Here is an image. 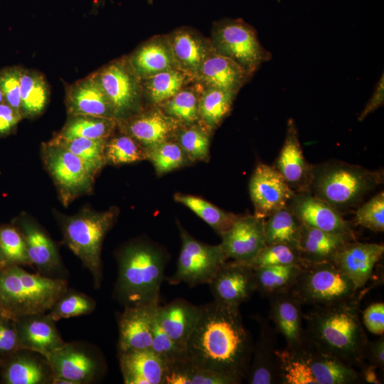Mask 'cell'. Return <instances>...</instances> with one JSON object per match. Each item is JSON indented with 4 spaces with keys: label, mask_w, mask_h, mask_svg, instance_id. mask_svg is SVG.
Returning a JSON list of instances; mask_svg holds the SVG:
<instances>
[{
    "label": "cell",
    "mask_w": 384,
    "mask_h": 384,
    "mask_svg": "<svg viewBox=\"0 0 384 384\" xmlns=\"http://www.w3.org/2000/svg\"><path fill=\"white\" fill-rule=\"evenodd\" d=\"M363 321L366 328L375 335L384 333V303L375 302L363 312Z\"/></svg>",
    "instance_id": "obj_54"
},
{
    "label": "cell",
    "mask_w": 384,
    "mask_h": 384,
    "mask_svg": "<svg viewBox=\"0 0 384 384\" xmlns=\"http://www.w3.org/2000/svg\"><path fill=\"white\" fill-rule=\"evenodd\" d=\"M174 199L189 208L220 236L232 226L239 216L225 211L199 196L176 193Z\"/></svg>",
    "instance_id": "obj_37"
},
{
    "label": "cell",
    "mask_w": 384,
    "mask_h": 384,
    "mask_svg": "<svg viewBox=\"0 0 384 384\" xmlns=\"http://www.w3.org/2000/svg\"><path fill=\"white\" fill-rule=\"evenodd\" d=\"M48 88L43 77L36 72L21 70V112L33 117L41 114L48 100Z\"/></svg>",
    "instance_id": "obj_38"
},
{
    "label": "cell",
    "mask_w": 384,
    "mask_h": 384,
    "mask_svg": "<svg viewBox=\"0 0 384 384\" xmlns=\"http://www.w3.org/2000/svg\"><path fill=\"white\" fill-rule=\"evenodd\" d=\"M125 384H164L169 365L150 348L118 351Z\"/></svg>",
    "instance_id": "obj_23"
},
{
    "label": "cell",
    "mask_w": 384,
    "mask_h": 384,
    "mask_svg": "<svg viewBox=\"0 0 384 384\" xmlns=\"http://www.w3.org/2000/svg\"><path fill=\"white\" fill-rule=\"evenodd\" d=\"M26 350V349H25ZM26 352L16 356L6 368L4 378L8 384L51 383L53 375L46 359L37 357L36 352Z\"/></svg>",
    "instance_id": "obj_31"
},
{
    "label": "cell",
    "mask_w": 384,
    "mask_h": 384,
    "mask_svg": "<svg viewBox=\"0 0 384 384\" xmlns=\"http://www.w3.org/2000/svg\"><path fill=\"white\" fill-rule=\"evenodd\" d=\"M209 133L199 122L181 124L173 138L183 149L191 163L208 161L210 158Z\"/></svg>",
    "instance_id": "obj_41"
},
{
    "label": "cell",
    "mask_w": 384,
    "mask_h": 384,
    "mask_svg": "<svg viewBox=\"0 0 384 384\" xmlns=\"http://www.w3.org/2000/svg\"><path fill=\"white\" fill-rule=\"evenodd\" d=\"M117 215L116 208L101 212L84 210L61 220L64 242L90 271L96 288L100 287L102 279L103 240Z\"/></svg>",
    "instance_id": "obj_6"
},
{
    "label": "cell",
    "mask_w": 384,
    "mask_h": 384,
    "mask_svg": "<svg viewBox=\"0 0 384 384\" xmlns=\"http://www.w3.org/2000/svg\"><path fill=\"white\" fill-rule=\"evenodd\" d=\"M181 250L174 273L166 279L176 285L184 283L190 287L207 284L228 258L219 245H210L193 237L178 223Z\"/></svg>",
    "instance_id": "obj_8"
},
{
    "label": "cell",
    "mask_w": 384,
    "mask_h": 384,
    "mask_svg": "<svg viewBox=\"0 0 384 384\" xmlns=\"http://www.w3.org/2000/svg\"><path fill=\"white\" fill-rule=\"evenodd\" d=\"M198 102L193 90H180L161 105L166 114L181 124H190L199 122Z\"/></svg>",
    "instance_id": "obj_47"
},
{
    "label": "cell",
    "mask_w": 384,
    "mask_h": 384,
    "mask_svg": "<svg viewBox=\"0 0 384 384\" xmlns=\"http://www.w3.org/2000/svg\"><path fill=\"white\" fill-rule=\"evenodd\" d=\"M15 321L20 349L44 357L65 343L47 313L23 316Z\"/></svg>",
    "instance_id": "obj_25"
},
{
    "label": "cell",
    "mask_w": 384,
    "mask_h": 384,
    "mask_svg": "<svg viewBox=\"0 0 384 384\" xmlns=\"http://www.w3.org/2000/svg\"><path fill=\"white\" fill-rule=\"evenodd\" d=\"M107 140V139H92L83 137L65 139L55 135L49 142L76 155L95 177L107 164L105 157Z\"/></svg>",
    "instance_id": "obj_33"
},
{
    "label": "cell",
    "mask_w": 384,
    "mask_h": 384,
    "mask_svg": "<svg viewBox=\"0 0 384 384\" xmlns=\"http://www.w3.org/2000/svg\"><path fill=\"white\" fill-rule=\"evenodd\" d=\"M208 285L214 301L240 307L256 291L254 269L248 264L227 260Z\"/></svg>",
    "instance_id": "obj_14"
},
{
    "label": "cell",
    "mask_w": 384,
    "mask_h": 384,
    "mask_svg": "<svg viewBox=\"0 0 384 384\" xmlns=\"http://www.w3.org/2000/svg\"><path fill=\"white\" fill-rule=\"evenodd\" d=\"M65 103L69 116L92 115L115 119L112 105L95 74L72 85L67 90Z\"/></svg>",
    "instance_id": "obj_26"
},
{
    "label": "cell",
    "mask_w": 384,
    "mask_h": 384,
    "mask_svg": "<svg viewBox=\"0 0 384 384\" xmlns=\"http://www.w3.org/2000/svg\"><path fill=\"white\" fill-rule=\"evenodd\" d=\"M383 171H371L339 160L313 165L309 193L341 213L359 205L383 183Z\"/></svg>",
    "instance_id": "obj_5"
},
{
    "label": "cell",
    "mask_w": 384,
    "mask_h": 384,
    "mask_svg": "<svg viewBox=\"0 0 384 384\" xmlns=\"http://www.w3.org/2000/svg\"><path fill=\"white\" fill-rule=\"evenodd\" d=\"M287 206L304 224L333 234L356 237L351 223L326 201L309 192L295 193Z\"/></svg>",
    "instance_id": "obj_15"
},
{
    "label": "cell",
    "mask_w": 384,
    "mask_h": 384,
    "mask_svg": "<svg viewBox=\"0 0 384 384\" xmlns=\"http://www.w3.org/2000/svg\"><path fill=\"white\" fill-rule=\"evenodd\" d=\"M4 102V96H3L2 92L0 90V104Z\"/></svg>",
    "instance_id": "obj_60"
},
{
    "label": "cell",
    "mask_w": 384,
    "mask_h": 384,
    "mask_svg": "<svg viewBox=\"0 0 384 384\" xmlns=\"http://www.w3.org/2000/svg\"><path fill=\"white\" fill-rule=\"evenodd\" d=\"M150 348L169 366L188 359L186 348L176 343L160 327L156 319L155 314Z\"/></svg>",
    "instance_id": "obj_51"
},
{
    "label": "cell",
    "mask_w": 384,
    "mask_h": 384,
    "mask_svg": "<svg viewBox=\"0 0 384 384\" xmlns=\"http://www.w3.org/2000/svg\"><path fill=\"white\" fill-rule=\"evenodd\" d=\"M158 304L124 306L118 317V351L149 348Z\"/></svg>",
    "instance_id": "obj_18"
},
{
    "label": "cell",
    "mask_w": 384,
    "mask_h": 384,
    "mask_svg": "<svg viewBox=\"0 0 384 384\" xmlns=\"http://www.w3.org/2000/svg\"><path fill=\"white\" fill-rule=\"evenodd\" d=\"M360 295L325 306L307 314L306 338L320 350L360 367L368 341L360 319Z\"/></svg>",
    "instance_id": "obj_2"
},
{
    "label": "cell",
    "mask_w": 384,
    "mask_h": 384,
    "mask_svg": "<svg viewBox=\"0 0 384 384\" xmlns=\"http://www.w3.org/2000/svg\"><path fill=\"white\" fill-rule=\"evenodd\" d=\"M201 313V305L178 298L164 305L157 306L155 317L160 327L181 346L186 348Z\"/></svg>",
    "instance_id": "obj_27"
},
{
    "label": "cell",
    "mask_w": 384,
    "mask_h": 384,
    "mask_svg": "<svg viewBox=\"0 0 384 384\" xmlns=\"http://www.w3.org/2000/svg\"><path fill=\"white\" fill-rule=\"evenodd\" d=\"M107 164L120 165L147 159L145 149L130 136L122 134L108 138L105 145Z\"/></svg>",
    "instance_id": "obj_45"
},
{
    "label": "cell",
    "mask_w": 384,
    "mask_h": 384,
    "mask_svg": "<svg viewBox=\"0 0 384 384\" xmlns=\"http://www.w3.org/2000/svg\"><path fill=\"white\" fill-rule=\"evenodd\" d=\"M356 237L333 234L302 223L298 249L304 263L332 262L338 252Z\"/></svg>",
    "instance_id": "obj_28"
},
{
    "label": "cell",
    "mask_w": 384,
    "mask_h": 384,
    "mask_svg": "<svg viewBox=\"0 0 384 384\" xmlns=\"http://www.w3.org/2000/svg\"><path fill=\"white\" fill-rule=\"evenodd\" d=\"M255 319L259 326V335L255 345H253L245 380L250 384H280L275 331L263 317L258 316Z\"/></svg>",
    "instance_id": "obj_17"
},
{
    "label": "cell",
    "mask_w": 384,
    "mask_h": 384,
    "mask_svg": "<svg viewBox=\"0 0 384 384\" xmlns=\"http://www.w3.org/2000/svg\"><path fill=\"white\" fill-rule=\"evenodd\" d=\"M118 271L114 296L124 306L158 304L169 255L159 245L138 239L117 255Z\"/></svg>",
    "instance_id": "obj_3"
},
{
    "label": "cell",
    "mask_w": 384,
    "mask_h": 384,
    "mask_svg": "<svg viewBox=\"0 0 384 384\" xmlns=\"http://www.w3.org/2000/svg\"><path fill=\"white\" fill-rule=\"evenodd\" d=\"M384 102V78L383 74L376 84L374 92L367 102L366 107L358 117V120H364L368 115L373 112L378 107L383 106Z\"/></svg>",
    "instance_id": "obj_58"
},
{
    "label": "cell",
    "mask_w": 384,
    "mask_h": 384,
    "mask_svg": "<svg viewBox=\"0 0 384 384\" xmlns=\"http://www.w3.org/2000/svg\"><path fill=\"white\" fill-rule=\"evenodd\" d=\"M174 57L171 50L161 42L147 43L134 55L132 64L141 76L149 77L172 69Z\"/></svg>",
    "instance_id": "obj_40"
},
{
    "label": "cell",
    "mask_w": 384,
    "mask_h": 384,
    "mask_svg": "<svg viewBox=\"0 0 384 384\" xmlns=\"http://www.w3.org/2000/svg\"><path fill=\"white\" fill-rule=\"evenodd\" d=\"M158 176L191 164L186 154L174 139L166 140L146 151Z\"/></svg>",
    "instance_id": "obj_44"
},
{
    "label": "cell",
    "mask_w": 384,
    "mask_h": 384,
    "mask_svg": "<svg viewBox=\"0 0 384 384\" xmlns=\"http://www.w3.org/2000/svg\"><path fill=\"white\" fill-rule=\"evenodd\" d=\"M253 345L240 307L213 300L201 305L186 351L188 361L193 365L225 375L239 384L246 378Z\"/></svg>",
    "instance_id": "obj_1"
},
{
    "label": "cell",
    "mask_w": 384,
    "mask_h": 384,
    "mask_svg": "<svg viewBox=\"0 0 384 384\" xmlns=\"http://www.w3.org/2000/svg\"><path fill=\"white\" fill-rule=\"evenodd\" d=\"M164 384H238L221 373L193 365L187 360L169 366Z\"/></svg>",
    "instance_id": "obj_39"
},
{
    "label": "cell",
    "mask_w": 384,
    "mask_h": 384,
    "mask_svg": "<svg viewBox=\"0 0 384 384\" xmlns=\"http://www.w3.org/2000/svg\"><path fill=\"white\" fill-rule=\"evenodd\" d=\"M96 303L89 296L75 291L67 290L47 313L54 321L79 316L92 313Z\"/></svg>",
    "instance_id": "obj_49"
},
{
    "label": "cell",
    "mask_w": 384,
    "mask_h": 384,
    "mask_svg": "<svg viewBox=\"0 0 384 384\" xmlns=\"http://www.w3.org/2000/svg\"><path fill=\"white\" fill-rule=\"evenodd\" d=\"M18 348L16 327L0 321V353H10Z\"/></svg>",
    "instance_id": "obj_56"
},
{
    "label": "cell",
    "mask_w": 384,
    "mask_h": 384,
    "mask_svg": "<svg viewBox=\"0 0 384 384\" xmlns=\"http://www.w3.org/2000/svg\"><path fill=\"white\" fill-rule=\"evenodd\" d=\"M220 237V245L228 259L250 265L266 245L265 219L255 215H239Z\"/></svg>",
    "instance_id": "obj_13"
},
{
    "label": "cell",
    "mask_w": 384,
    "mask_h": 384,
    "mask_svg": "<svg viewBox=\"0 0 384 384\" xmlns=\"http://www.w3.org/2000/svg\"><path fill=\"white\" fill-rule=\"evenodd\" d=\"M197 72L210 87L236 93L250 77L238 63L218 52L207 55Z\"/></svg>",
    "instance_id": "obj_29"
},
{
    "label": "cell",
    "mask_w": 384,
    "mask_h": 384,
    "mask_svg": "<svg viewBox=\"0 0 384 384\" xmlns=\"http://www.w3.org/2000/svg\"><path fill=\"white\" fill-rule=\"evenodd\" d=\"M285 265H303L304 262L298 247L277 243L265 245L250 265L254 269L264 266Z\"/></svg>",
    "instance_id": "obj_50"
},
{
    "label": "cell",
    "mask_w": 384,
    "mask_h": 384,
    "mask_svg": "<svg viewBox=\"0 0 384 384\" xmlns=\"http://www.w3.org/2000/svg\"><path fill=\"white\" fill-rule=\"evenodd\" d=\"M359 368H361V371L359 373L361 374L362 380H364V382H367L368 383H381V381L378 378L376 373V368H378L377 367L370 363L368 366H365L364 363H363Z\"/></svg>",
    "instance_id": "obj_59"
},
{
    "label": "cell",
    "mask_w": 384,
    "mask_h": 384,
    "mask_svg": "<svg viewBox=\"0 0 384 384\" xmlns=\"http://www.w3.org/2000/svg\"><path fill=\"white\" fill-rule=\"evenodd\" d=\"M186 75L173 69L148 77L146 88L150 100L162 104L177 93L186 82Z\"/></svg>",
    "instance_id": "obj_46"
},
{
    "label": "cell",
    "mask_w": 384,
    "mask_h": 384,
    "mask_svg": "<svg viewBox=\"0 0 384 384\" xmlns=\"http://www.w3.org/2000/svg\"><path fill=\"white\" fill-rule=\"evenodd\" d=\"M302 268L300 265H271L254 268L256 291L261 295L288 292Z\"/></svg>",
    "instance_id": "obj_32"
},
{
    "label": "cell",
    "mask_w": 384,
    "mask_h": 384,
    "mask_svg": "<svg viewBox=\"0 0 384 384\" xmlns=\"http://www.w3.org/2000/svg\"><path fill=\"white\" fill-rule=\"evenodd\" d=\"M122 132L137 141L146 151L174 137L181 125L158 110H151L118 121Z\"/></svg>",
    "instance_id": "obj_21"
},
{
    "label": "cell",
    "mask_w": 384,
    "mask_h": 384,
    "mask_svg": "<svg viewBox=\"0 0 384 384\" xmlns=\"http://www.w3.org/2000/svg\"><path fill=\"white\" fill-rule=\"evenodd\" d=\"M41 154L64 206L92 191L95 177L76 155L50 142L43 144Z\"/></svg>",
    "instance_id": "obj_9"
},
{
    "label": "cell",
    "mask_w": 384,
    "mask_h": 384,
    "mask_svg": "<svg viewBox=\"0 0 384 384\" xmlns=\"http://www.w3.org/2000/svg\"><path fill=\"white\" fill-rule=\"evenodd\" d=\"M0 317L6 318V317H5V316L4 315V314H3L2 311L1 310V309H0Z\"/></svg>",
    "instance_id": "obj_61"
},
{
    "label": "cell",
    "mask_w": 384,
    "mask_h": 384,
    "mask_svg": "<svg viewBox=\"0 0 384 384\" xmlns=\"http://www.w3.org/2000/svg\"><path fill=\"white\" fill-rule=\"evenodd\" d=\"M0 261L5 265H31L23 235L16 228H0Z\"/></svg>",
    "instance_id": "obj_48"
},
{
    "label": "cell",
    "mask_w": 384,
    "mask_h": 384,
    "mask_svg": "<svg viewBox=\"0 0 384 384\" xmlns=\"http://www.w3.org/2000/svg\"><path fill=\"white\" fill-rule=\"evenodd\" d=\"M270 299V317L277 331L287 341V348L298 349L304 342L305 329L302 326V303L289 291L267 297Z\"/></svg>",
    "instance_id": "obj_24"
},
{
    "label": "cell",
    "mask_w": 384,
    "mask_h": 384,
    "mask_svg": "<svg viewBox=\"0 0 384 384\" xmlns=\"http://www.w3.org/2000/svg\"><path fill=\"white\" fill-rule=\"evenodd\" d=\"M384 253V245L378 243L348 242L336 255L334 263L358 289L370 278Z\"/></svg>",
    "instance_id": "obj_19"
},
{
    "label": "cell",
    "mask_w": 384,
    "mask_h": 384,
    "mask_svg": "<svg viewBox=\"0 0 384 384\" xmlns=\"http://www.w3.org/2000/svg\"><path fill=\"white\" fill-rule=\"evenodd\" d=\"M171 47L173 57L188 72H197L207 56L202 42L187 31L176 33Z\"/></svg>",
    "instance_id": "obj_42"
},
{
    "label": "cell",
    "mask_w": 384,
    "mask_h": 384,
    "mask_svg": "<svg viewBox=\"0 0 384 384\" xmlns=\"http://www.w3.org/2000/svg\"><path fill=\"white\" fill-rule=\"evenodd\" d=\"M117 125V121L114 118L73 115L69 117L61 131L56 135L65 139H108Z\"/></svg>",
    "instance_id": "obj_36"
},
{
    "label": "cell",
    "mask_w": 384,
    "mask_h": 384,
    "mask_svg": "<svg viewBox=\"0 0 384 384\" xmlns=\"http://www.w3.org/2000/svg\"><path fill=\"white\" fill-rule=\"evenodd\" d=\"M355 222L373 232L384 231V192L380 191L356 211Z\"/></svg>",
    "instance_id": "obj_52"
},
{
    "label": "cell",
    "mask_w": 384,
    "mask_h": 384,
    "mask_svg": "<svg viewBox=\"0 0 384 384\" xmlns=\"http://www.w3.org/2000/svg\"><path fill=\"white\" fill-rule=\"evenodd\" d=\"M94 74L112 105L115 119H124L135 107L137 96L129 70L122 63L115 62Z\"/></svg>",
    "instance_id": "obj_20"
},
{
    "label": "cell",
    "mask_w": 384,
    "mask_h": 384,
    "mask_svg": "<svg viewBox=\"0 0 384 384\" xmlns=\"http://www.w3.org/2000/svg\"><path fill=\"white\" fill-rule=\"evenodd\" d=\"M214 39L217 52L235 61L250 75L272 58V53L260 43L255 30L240 19L220 23Z\"/></svg>",
    "instance_id": "obj_10"
},
{
    "label": "cell",
    "mask_w": 384,
    "mask_h": 384,
    "mask_svg": "<svg viewBox=\"0 0 384 384\" xmlns=\"http://www.w3.org/2000/svg\"><path fill=\"white\" fill-rule=\"evenodd\" d=\"M273 166L295 193L309 192L313 165L305 159L292 118L287 121L284 144Z\"/></svg>",
    "instance_id": "obj_16"
},
{
    "label": "cell",
    "mask_w": 384,
    "mask_h": 384,
    "mask_svg": "<svg viewBox=\"0 0 384 384\" xmlns=\"http://www.w3.org/2000/svg\"><path fill=\"white\" fill-rule=\"evenodd\" d=\"M295 351L308 363L318 384H354L362 381L360 373L354 366L320 350L306 338Z\"/></svg>",
    "instance_id": "obj_22"
},
{
    "label": "cell",
    "mask_w": 384,
    "mask_h": 384,
    "mask_svg": "<svg viewBox=\"0 0 384 384\" xmlns=\"http://www.w3.org/2000/svg\"><path fill=\"white\" fill-rule=\"evenodd\" d=\"M369 360L370 364L375 366L378 368L384 369V337L383 335L373 341H368L365 352L364 358Z\"/></svg>",
    "instance_id": "obj_57"
},
{
    "label": "cell",
    "mask_w": 384,
    "mask_h": 384,
    "mask_svg": "<svg viewBox=\"0 0 384 384\" xmlns=\"http://www.w3.org/2000/svg\"><path fill=\"white\" fill-rule=\"evenodd\" d=\"M21 70L18 67H11L0 71V90L3 94L4 102L20 112Z\"/></svg>",
    "instance_id": "obj_53"
},
{
    "label": "cell",
    "mask_w": 384,
    "mask_h": 384,
    "mask_svg": "<svg viewBox=\"0 0 384 384\" xmlns=\"http://www.w3.org/2000/svg\"><path fill=\"white\" fill-rule=\"evenodd\" d=\"M231 91L210 87L199 97V122L211 132L230 113L235 96Z\"/></svg>",
    "instance_id": "obj_35"
},
{
    "label": "cell",
    "mask_w": 384,
    "mask_h": 384,
    "mask_svg": "<svg viewBox=\"0 0 384 384\" xmlns=\"http://www.w3.org/2000/svg\"><path fill=\"white\" fill-rule=\"evenodd\" d=\"M6 266L2 262L0 261V270Z\"/></svg>",
    "instance_id": "obj_62"
},
{
    "label": "cell",
    "mask_w": 384,
    "mask_h": 384,
    "mask_svg": "<svg viewBox=\"0 0 384 384\" xmlns=\"http://www.w3.org/2000/svg\"><path fill=\"white\" fill-rule=\"evenodd\" d=\"M249 193L254 215L262 219L285 207L295 193L273 166L262 163L250 177Z\"/></svg>",
    "instance_id": "obj_12"
},
{
    "label": "cell",
    "mask_w": 384,
    "mask_h": 384,
    "mask_svg": "<svg viewBox=\"0 0 384 384\" xmlns=\"http://www.w3.org/2000/svg\"><path fill=\"white\" fill-rule=\"evenodd\" d=\"M21 113L6 102L0 104V136L9 134L23 118Z\"/></svg>",
    "instance_id": "obj_55"
},
{
    "label": "cell",
    "mask_w": 384,
    "mask_h": 384,
    "mask_svg": "<svg viewBox=\"0 0 384 384\" xmlns=\"http://www.w3.org/2000/svg\"><path fill=\"white\" fill-rule=\"evenodd\" d=\"M21 226L32 266L48 277L58 270L60 267L59 255L48 235L30 220H23Z\"/></svg>",
    "instance_id": "obj_30"
},
{
    "label": "cell",
    "mask_w": 384,
    "mask_h": 384,
    "mask_svg": "<svg viewBox=\"0 0 384 384\" xmlns=\"http://www.w3.org/2000/svg\"><path fill=\"white\" fill-rule=\"evenodd\" d=\"M67 290V281L60 277L33 274L16 265L0 270V309L14 321L48 313Z\"/></svg>",
    "instance_id": "obj_4"
},
{
    "label": "cell",
    "mask_w": 384,
    "mask_h": 384,
    "mask_svg": "<svg viewBox=\"0 0 384 384\" xmlns=\"http://www.w3.org/2000/svg\"><path fill=\"white\" fill-rule=\"evenodd\" d=\"M280 384H318L311 370L297 351L276 350Z\"/></svg>",
    "instance_id": "obj_43"
},
{
    "label": "cell",
    "mask_w": 384,
    "mask_h": 384,
    "mask_svg": "<svg viewBox=\"0 0 384 384\" xmlns=\"http://www.w3.org/2000/svg\"><path fill=\"white\" fill-rule=\"evenodd\" d=\"M302 223L286 206L265 219L267 245L287 244L298 247Z\"/></svg>",
    "instance_id": "obj_34"
},
{
    "label": "cell",
    "mask_w": 384,
    "mask_h": 384,
    "mask_svg": "<svg viewBox=\"0 0 384 384\" xmlns=\"http://www.w3.org/2000/svg\"><path fill=\"white\" fill-rule=\"evenodd\" d=\"M44 358L48 363L53 378L66 379L74 384L93 382L105 369L99 354L75 343H65Z\"/></svg>",
    "instance_id": "obj_11"
},
{
    "label": "cell",
    "mask_w": 384,
    "mask_h": 384,
    "mask_svg": "<svg viewBox=\"0 0 384 384\" xmlns=\"http://www.w3.org/2000/svg\"><path fill=\"white\" fill-rule=\"evenodd\" d=\"M358 289L332 262L304 263L289 292L302 304L325 306L350 299Z\"/></svg>",
    "instance_id": "obj_7"
}]
</instances>
